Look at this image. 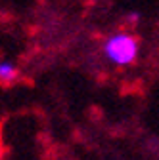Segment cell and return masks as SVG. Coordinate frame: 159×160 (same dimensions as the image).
<instances>
[{
    "label": "cell",
    "mask_w": 159,
    "mask_h": 160,
    "mask_svg": "<svg viewBox=\"0 0 159 160\" xmlns=\"http://www.w3.org/2000/svg\"><path fill=\"white\" fill-rule=\"evenodd\" d=\"M138 52H140V38L130 32H117L107 38L104 44V53L115 65H130L136 61Z\"/></svg>",
    "instance_id": "obj_1"
},
{
    "label": "cell",
    "mask_w": 159,
    "mask_h": 160,
    "mask_svg": "<svg viewBox=\"0 0 159 160\" xmlns=\"http://www.w3.org/2000/svg\"><path fill=\"white\" fill-rule=\"evenodd\" d=\"M21 78L19 69L10 61H0V86H12Z\"/></svg>",
    "instance_id": "obj_2"
},
{
    "label": "cell",
    "mask_w": 159,
    "mask_h": 160,
    "mask_svg": "<svg viewBox=\"0 0 159 160\" xmlns=\"http://www.w3.org/2000/svg\"><path fill=\"white\" fill-rule=\"evenodd\" d=\"M4 154V137H2V122H0V158Z\"/></svg>",
    "instance_id": "obj_3"
}]
</instances>
